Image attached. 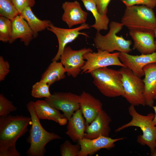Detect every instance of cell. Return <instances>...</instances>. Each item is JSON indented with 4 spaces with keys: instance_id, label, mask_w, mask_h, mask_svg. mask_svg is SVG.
<instances>
[{
    "instance_id": "cell-12",
    "label": "cell",
    "mask_w": 156,
    "mask_h": 156,
    "mask_svg": "<svg viewBox=\"0 0 156 156\" xmlns=\"http://www.w3.org/2000/svg\"><path fill=\"white\" fill-rule=\"evenodd\" d=\"M119 53V58L125 66L141 78L144 76L143 68L147 65L156 63V51L149 54L132 55Z\"/></svg>"
},
{
    "instance_id": "cell-23",
    "label": "cell",
    "mask_w": 156,
    "mask_h": 156,
    "mask_svg": "<svg viewBox=\"0 0 156 156\" xmlns=\"http://www.w3.org/2000/svg\"><path fill=\"white\" fill-rule=\"evenodd\" d=\"M49 65L42 74L40 81L47 83L50 86L55 82L64 79L66 70L62 63L55 60Z\"/></svg>"
},
{
    "instance_id": "cell-17",
    "label": "cell",
    "mask_w": 156,
    "mask_h": 156,
    "mask_svg": "<svg viewBox=\"0 0 156 156\" xmlns=\"http://www.w3.org/2000/svg\"><path fill=\"white\" fill-rule=\"evenodd\" d=\"M79 109L85 118L87 125L90 124L99 112L102 109V104L99 100L83 91L80 95Z\"/></svg>"
},
{
    "instance_id": "cell-2",
    "label": "cell",
    "mask_w": 156,
    "mask_h": 156,
    "mask_svg": "<svg viewBox=\"0 0 156 156\" xmlns=\"http://www.w3.org/2000/svg\"><path fill=\"white\" fill-rule=\"evenodd\" d=\"M34 102L29 101L26 106L30 115L31 124L29 135L26 140L30 146L26 154L28 156H44L46 152V144L52 140L62 139V138L53 132L47 131L42 127L35 112Z\"/></svg>"
},
{
    "instance_id": "cell-9",
    "label": "cell",
    "mask_w": 156,
    "mask_h": 156,
    "mask_svg": "<svg viewBox=\"0 0 156 156\" xmlns=\"http://www.w3.org/2000/svg\"><path fill=\"white\" fill-rule=\"evenodd\" d=\"M89 52L93 51L90 48L84 47L79 50H73L70 46L65 48L60 60L68 76L75 78L80 73L86 62L83 55Z\"/></svg>"
},
{
    "instance_id": "cell-19",
    "label": "cell",
    "mask_w": 156,
    "mask_h": 156,
    "mask_svg": "<svg viewBox=\"0 0 156 156\" xmlns=\"http://www.w3.org/2000/svg\"><path fill=\"white\" fill-rule=\"evenodd\" d=\"M144 77V95L146 105L152 107L156 96V63L149 64L143 68Z\"/></svg>"
},
{
    "instance_id": "cell-10",
    "label": "cell",
    "mask_w": 156,
    "mask_h": 156,
    "mask_svg": "<svg viewBox=\"0 0 156 156\" xmlns=\"http://www.w3.org/2000/svg\"><path fill=\"white\" fill-rule=\"evenodd\" d=\"M80 95L71 92H55L49 98H45L51 106L64 113L69 120L79 109Z\"/></svg>"
},
{
    "instance_id": "cell-37",
    "label": "cell",
    "mask_w": 156,
    "mask_h": 156,
    "mask_svg": "<svg viewBox=\"0 0 156 156\" xmlns=\"http://www.w3.org/2000/svg\"><path fill=\"white\" fill-rule=\"evenodd\" d=\"M155 99H156V96H155Z\"/></svg>"
},
{
    "instance_id": "cell-11",
    "label": "cell",
    "mask_w": 156,
    "mask_h": 156,
    "mask_svg": "<svg viewBox=\"0 0 156 156\" xmlns=\"http://www.w3.org/2000/svg\"><path fill=\"white\" fill-rule=\"evenodd\" d=\"M90 27L88 24L85 23L76 28L64 29L57 27L51 23L47 29L56 35L58 40L59 46L57 53L52 60V61H58L60 60L67 44L74 40L79 35H83L89 37L87 34L80 31L84 29H89Z\"/></svg>"
},
{
    "instance_id": "cell-16",
    "label": "cell",
    "mask_w": 156,
    "mask_h": 156,
    "mask_svg": "<svg viewBox=\"0 0 156 156\" xmlns=\"http://www.w3.org/2000/svg\"><path fill=\"white\" fill-rule=\"evenodd\" d=\"M129 34L133 41V49L143 54L156 51L153 31H129Z\"/></svg>"
},
{
    "instance_id": "cell-22",
    "label": "cell",
    "mask_w": 156,
    "mask_h": 156,
    "mask_svg": "<svg viewBox=\"0 0 156 156\" xmlns=\"http://www.w3.org/2000/svg\"><path fill=\"white\" fill-rule=\"evenodd\" d=\"M20 15L26 21L32 30L34 38L38 36V33L47 29L51 23L48 20H41L34 14L30 7L25 8Z\"/></svg>"
},
{
    "instance_id": "cell-21",
    "label": "cell",
    "mask_w": 156,
    "mask_h": 156,
    "mask_svg": "<svg viewBox=\"0 0 156 156\" xmlns=\"http://www.w3.org/2000/svg\"><path fill=\"white\" fill-rule=\"evenodd\" d=\"M83 116L79 109L68 120L66 133L74 142L78 141L84 137L86 124Z\"/></svg>"
},
{
    "instance_id": "cell-33",
    "label": "cell",
    "mask_w": 156,
    "mask_h": 156,
    "mask_svg": "<svg viewBox=\"0 0 156 156\" xmlns=\"http://www.w3.org/2000/svg\"><path fill=\"white\" fill-rule=\"evenodd\" d=\"M97 10L101 14L107 15L108 6L111 0H94Z\"/></svg>"
},
{
    "instance_id": "cell-6",
    "label": "cell",
    "mask_w": 156,
    "mask_h": 156,
    "mask_svg": "<svg viewBox=\"0 0 156 156\" xmlns=\"http://www.w3.org/2000/svg\"><path fill=\"white\" fill-rule=\"evenodd\" d=\"M123 26L121 22L111 21L109 25V30L105 35L103 36L99 32L97 31L94 40V46L97 49L109 53L116 51L128 53L132 51L130 47L132 44L131 41L126 40L122 36H118L116 34Z\"/></svg>"
},
{
    "instance_id": "cell-29",
    "label": "cell",
    "mask_w": 156,
    "mask_h": 156,
    "mask_svg": "<svg viewBox=\"0 0 156 156\" xmlns=\"http://www.w3.org/2000/svg\"><path fill=\"white\" fill-rule=\"evenodd\" d=\"M12 101L6 98L3 94H0V116H8L17 110Z\"/></svg>"
},
{
    "instance_id": "cell-38",
    "label": "cell",
    "mask_w": 156,
    "mask_h": 156,
    "mask_svg": "<svg viewBox=\"0 0 156 156\" xmlns=\"http://www.w3.org/2000/svg\"><path fill=\"white\" fill-rule=\"evenodd\" d=\"M10 0V1H11V0Z\"/></svg>"
},
{
    "instance_id": "cell-4",
    "label": "cell",
    "mask_w": 156,
    "mask_h": 156,
    "mask_svg": "<svg viewBox=\"0 0 156 156\" xmlns=\"http://www.w3.org/2000/svg\"><path fill=\"white\" fill-rule=\"evenodd\" d=\"M121 23L129 31H153L156 17L152 9L144 5L126 7Z\"/></svg>"
},
{
    "instance_id": "cell-15",
    "label": "cell",
    "mask_w": 156,
    "mask_h": 156,
    "mask_svg": "<svg viewBox=\"0 0 156 156\" xmlns=\"http://www.w3.org/2000/svg\"><path fill=\"white\" fill-rule=\"evenodd\" d=\"M62 8L64 10L62 20L69 28L75 25L85 23L88 13L82 9L78 1H65L62 4Z\"/></svg>"
},
{
    "instance_id": "cell-5",
    "label": "cell",
    "mask_w": 156,
    "mask_h": 156,
    "mask_svg": "<svg viewBox=\"0 0 156 156\" xmlns=\"http://www.w3.org/2000/svg\"><path fill=\"white\" fill-rule=\"evenodd\" d=\"M90 74L93 83L104 96L109 97L123 96L124 91L119 70L105 67L94 70Z\"/></svg>"
},
{
    "instance_id": "cell-24",
    "label": "cell",
    "mask_w": 156,
    "mask_h": 156,
    "mask_svg": "<svg viewBox=\"0 0 156 156\" xmlns=\"http://www.w3.org/2000/svg\"><path fill=\"white\" fill-rule=\"evenodd\" d=\"M86 9L92 14L95 19V23L90 26L97 31L107 30L108 28L109 19L107 15H102L99 12L94 0H81Z\"/></svg>"
},
{
    "instance_id": "cell-20",
    "label": "cell",
    "mask_w": 156,
    "mask_h": 156,
    "mask_svg": "<svg viewBox=\"0 0 156 156\" xmlns=\"http://www.w3.org/2000/svg\"><path fill=\"white\" fill-rule=\"evenodd\" d=\"M33 38V33L27 22L20 15H18L12 21V32L8 42L12 44L19 38L27 46Z\"/></svg>"
},
{
    "instance_id": "cell-14",
    "label": "cell",
    "mask_w": 156,
    "mask_h": 156,
    "mask_svg": "<svg viewBox=\"0 0 156 156\" xmlns=\"http://www.w3.org/2000/svg\"><path fill=\"white\" fill-rule=\"evenodd\" d=\"M111 120L107 114L103 109L101 110L90 124L86 125L83 138L93 139L101 136L109 137Z\"/></svg>"
},
{
    "instance_id": "cell-1",
    "label": "cell",
    "mask_w": 156,
    "mask_h": 156,
    "mask_svg": "<svg viewBox=\"0 0 156 156\" xmlns=\"http://www.w3.org/2000/svg\"><path fill=\"white\" fill-rule=\"evenodd\" d=\"M31 117L23 115L0 117V156H21L16 148L17 140L29 131Z\"/></svg>"
},
{
    "instance_id": "cell-27",
    "label": "cell",
    "mask_w": 156,
    "mask_h": 156,
    "mask_svg": "<svg viewBox=\"0 0 156 156\" xmlns=\"http://www.w3.org/2000/svg\"><path fill=\"white\" fill-rule=\"evenodd\" d=\"M50 86L47 83L40 81L32 86L31 95L35 98H49L52 95L49 90Z\"/></svg>"
},
{
    "instance_id": "cell-34",
    "label": "cell",
    "mask_w": 156,
    "mask_h": 156,
    "mask_svg": "<svg viewBox=\"0 0 156 156\" xmlns=\"http://www.w3.org/2000/svg\"><path fill=\"white\" fill-rule=\"evenodd\" d=\"M152 107L154 109L155 113V116L153 120V121L155 125L156 126V105L155 106H153Z\"/></svg>"
},
{
    "instance_id": "cell-26",
    "label": "cell",
    "mask_w": 156,
    "mask_h": 156,
    "mask_svg": "<svg viewBox=\"0 0 156 156\" xmlns=\"http://www.w3.org/2000/svg\"><path fill=\"white\" fill-rule=\"evenodd\" d=\"M12 32V21L3 16H0V40L9 42Z\"/></svg>"
},
{
    "instance_id": "cell-28",
    "label": "cell",
    "mask_w": 156,
    "mask_h": 156,
    "mask_svg": "<svg viewBox=\"0 0 156 156\" xmlns=\"http://www.w3.org/2000/svg\"><path fill=\"white\" fill-rule=\"evenodd\" d=\"M80 148L79 143L74 145L66 140L60 146V154L62 156H78Z\"/></svg>"
},
{
    "instance_id": "cell-8",
    "label": "cell",
    "mask_w": 156,
    "mask_h": 156,
    "mask_svg": "<svg viewBox=\"0 0 156 156\" xmlns=\"http://www.w3.org/2000/svg\"><path fill=\"white\" fill-rule=\"evenodd\" d=\"M119 55V52L109 53L99 49L96 52H88L83 55L86 60L81 68V73H90L96 69L110 66L126 67L120 60Z\"/></svg>"
},
{
    "instance_id": "cell-30",
    "label": "cell",
    "mask_w": 156,
    "mask_h": 156,
    "mask_svg": "<svg viewBox=\"0 0 156 156\" xmlns=\"http://www.w3.org/2000/svg\"><path fill=\"white\" fill-rule=\"evenodd\" d=\"M126 7L136 5H144L151 9L156 6V0H121Z\"/></svg>"
},
{
    "instance_id": "cell-36",
    "label": "cell",
    "mask_w": 156,
    "mask_h": 156,
    "mask_svg": "<svg viewBox=\"0 0 156 156\" xmlns=\"http://www.w3.org/2000/svg\"><path fill=\"white\" fill-rule=\"evenodd\" d=\"M155 150L152 153H151V155L153 156H156V142H155Z\"/></svg>"
},
{
    "instance_id": "cell-7",
    "label": "cell",
    "mask_w": 156,
    "mask_h": 156,
    "mask_svg": "<svg viewBox=\"0 0 156 156\" xmlns=\"http://www.w3.org/2000/svg\"><path fill=\"white\" fill-rule=\"evenodd\" d=\"M119 70L122 75L124 91L122 97L131 105L145 106L144 85L143 80L127 67H122Z\"/></svg>"
},
{
    "instance_id": "cell-31",
    "label": "cell",
    "mask_w": 156,
    "mask_h": 156,
    "mask_svg": "<svg viewBox=\"0 0 156 156\" xmlns=\"http://www.w3.org/2000/svg\"><path fill=\"white\" fill-rule=\"evenodd\" d=\"M11 1L20 14L25 8L33 7L36 2L35 0H11Z\"/></svg>"
},
{
    "instance_id": "cell-3",
    "label": "cell",
    "mask_w": 156,
    "mask_h": 156,
    "mask_svg": "<svg viewBox=\"0 0 156 156\" xmlns=\"http://www.w3.org/2000/svg\"><path fill=\"white\" fill-rule=\"evenodd\" d=\"M128 110L132 119L128 123L118 128L115 132H118L131 127L140 128L142 134L137 137V142L142 146H148L151 153H152L155 150L156 142V126L153 121L155 114L150 113L146 115L140 114L136 111L135 106L132 105L129 107Z\"/></svg>"
},
{
    "instance_id": "cell-25",
    "label": "cell",
    "mask_w": 156,
    "mask_h": 156,
    "mask_svg": "<svg viewBox=\"0 0 156 156\" xmlns=\"http://www.w3.org/2000/svg\"><path fill=\"white\" fill-rule=\"evenodd\" d=\"M20 14L12 1L9 0H0V16L11 21Z\"/></svg>"
},
{
    "instance_id": "cell-35",
    "label": "cell",
    "mask_w": 156,
    "mask_h": 156,
    "mask_svg": "<svg viewBox=\"0 0 156 156\" xmlns=\"http://www.w3.org/2000/svg\"><path fill=\"white\" fill-rule=\"evenodd\" d=\"M153 32L155 36L156 39L155 41V49H156V27L153 30Z\"/></svg>"
},
{
    "instance_id": "cell-18",
    "label": "cell",
    "mask_w": 156,
    "mask_h": 156,
    "mask_svg": "<svg viewBox=\"0 0 156 156\" xmlns=\"http://www.w3.org/2000/svg\"><path fill=\"white\" fill-rule=\"evenodd\" d=\"M34 106L36 114L40 119L52 120L61 126L67 124L68 120L64 114L46 100H37L34 102Z\"/></svg>"
},
{
    "instance_id": "cell-13",
    "label": "cell",
    "mask_w": 156,
    "mask_h": 156,
    "mask_svg": "<svg viewBox=\"0 0 156 156\" xmlns=\"http://www.w3.org/2000/svg\"><path fill=\"white\" fill-rule=\"evenodd\" d=\"M124 139V137L112 139L103 136L93 139L83 138L78 141L81 148L78 156H87L94 154L102 148H112L115 147L116 142Z\"/></svg>"
},
{
    "instance_id": "cell-32",
    "label": "cell",
    "mask_w": 156,
    "mask_h": 156,
    "mask_svg": "<svg viewBox=\"0 0 156 156\" xmlns=\"http://www.w3.org/2000/svg\"><path fill=\"white\" fill-rule=\"evenodd\" d=\"M10 65L9 62L5 60L3 57L0 56V81L5 80L10 71Z\"/></svg>"
}]
</instances>
